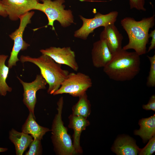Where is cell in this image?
<instances>
[{
    "label": "cell",
    "mask_w": 155,
    "mask_h": 155,
    "mask_svg": "<svg viewBox=\"0 0 155 155\" xmlns=\"http://www.w3.org/2000/svg\"><path fill=\"white\" fill-rule=\"evenodd\" d=\"M155 15L137 21L133 18L127 17L121 21V25L127 32L129 38L127 44L122 48L133 49L140 56L147 53L146 46L149 41V31L155 24Z\"/></svg>",
    "instance_id": "7a4b0ae2"
},
{
    "label": "cell",
    "mask_w": 155,
    "mask_h": 155,
    "mask_svg": "<svg viewBox=\"0 0 155 155\" xmlns=\"http://www.w3.org/2000/svg\"><path fill=\"white\" fill-rule=\"evenodd\" d=\"M68 118L69 119L68 127L73 130V147L76 154H81L83 150L80 143L81 135L82 131L90 125V122L86 118L72 114L69 116Z\"/></svg>",
    "instance_id": "5bb4252c"
},
{
    "label": "cell",
    "mask_w": 155,
    "mask_h": 155,
    "mask_svg": "<svg viewBox=\"0 0 155 155\" xmlns=\"http://www.w3.org/2000/svg\"><path fill=\"white\" fill-rule=\"evenodd\" d=\"M130 8L131 9H136L139 11H145V0H129Z\"/></svg>",
    "instance_id": "cb8c5ba5"
},
{
    "label": "cell",
    "mask_w": 155,
    "mask_h": 155,
    "mask_svg": "<svg viewBox=\"0 0 155 155\" xmlns=\"http://www.w3.org/2000/svg\"><path fill=\"white\" fill-rule=\"evenodd\" d=\"M140 129L134 131L135 135L140 136L144 142L150 140L155 134V115L140 120Z\"/></svg>",
    "instance_id": "ac0fdd59"
},
{
    "label": "cell",
    "mask_w": 155,
    "mask_h": 155,
    "mask_svg": "<svg viewBox=\"0 0 155 155\" xmlns=\"http://www.w3.org/2000/svg\"><path fill=\"white\" fill-rule=\"evenodd\" d=\"M92 80L88 75L81 72L69 73L60 87L53 94L54 95L68 94L73 97H79L92 86Z\"/></svg>",
    "instance_id": "8992f818"
},
{
    "label": "cell",
    "mask_w": 155,
    "mask_h": 155,
    "mask_svg": "<svg viewBox=\"0 0 155 155\" xmlns=\"http://www.w3.org/2000/svg\"><path fill=\"white\" fill-rule=\"evenodd\" d=\"M100 35V40L104 41L113 54L122 48L123 37L115 24L112 23L104 27Z\"/></svg>",
    "instance_id": "7c38bea8"
},
{
    "label": "cell",
    "mask_w": 155,
    "mask_h": 155,
    "mask_svg": "<svg viewBox=\"0 0 155 155\" xmlns=\"http://www.w3.org/2000/svg\"><path fill=\"white\" fill-rule=\"evenodd\" d=\"M33 137L12 128L9 132V139L14 144L17 155H22L32 141Z\"/></svg>",
    "instance_id": "e0dca14e"
},
{
    "label": "cell",
    "mask_w": 155,
    "mask_h": 155,
    "mask_svg": "<svg viewBox=\"0 0 155 155\" xmlns=\"http://www.w3.org/2000/svg\"><path fill=\"white\" fill-rule=\"evenodd\" d=\"M147 57L150 65L146 84L149 87H154L155 86V54L152 56Z\"/></svg>",
    "instance_id": "44dd1931"
},
{
    "label": "cell",
    "mask_w": 155,
    "mask_h": 155,
    "mask_svg": "<svg viewBox=\"0 0 155 155\" xmlns=\"http://www.w3.org/2000/svg\"><path fill=\"white\" fill-rule=\"evenodd\" d=\"M17 78L23 87V103L29 112L34 114L37 101L36 93L39 90L45 89L47 83L40 74L37 75L34 80L30 82H24L18 76Z\"/></svg>",
    "instance_id": "9c48e42d"
},
{
    "label": "cell",
    "mask_w": 155,
    "mask_h": 155,
    "mask_svg": "<svg viewBox=\"0 0 155 155\" xmlns=\"http://www.w3.org/2000/svg\"><path fill=\"white\" fill-rule=\"evenodd\" d=\"M65 0H46L40 3L38 2L33 10L40 11L46 16L48 20L47 25L52 27L55 30L53 24L55 21H57L63 27H66L73 23L74 18L71 10L65 9L63 3Z\"/></svg>",
    "instance_id": "5b68a950"
},
{
    "label": "cell",
    "mask_w": 155,
    "mask_h": 155,
    "mask_svg": "<svg viewBox=\"0 0 155 155\" xmlns=\"http://www.w3.org/2000/svg\"><path fill=\"white\" fill-rule=\"evenodd\" d=\"M50 131L49 128L39 125L36 121L34 114L30 112L22 127V132L30 134L33 139L40 140L46 133Z\"/></svg>",
    "instance_id": "2e32d148"
},
{
    "label": "cell",
    "mask_w": 155,
    "mask_h": 155,
    "mask_svg": "<svg viewBox=\"0 0 155 155\" xmlns=\"http://www.w3.org/2000/svg\"><path fill=\"white\" fill-rule=\"evenodd\" d=\"M0 16L4 18L7 16L2 0H0Z\"/></svg>",
    "instance_id": "4316f807"
},
{
    "label": "cell",
    "mask_w": 155,
    "mask_h": 155,
    "mask_svg": "<svg viewBox=\"0 0 155 155\" xmlns=\"http://www.w3.org/2000/svg\"><path fill=\"white\" fill-rule=\"evenodd\" d=\"M40 0L41 1H42L43 2L44 1H46V0Z\"/></svg>",
    "instance_id": "f1b7e54d"
},
{
    "label": "cell",
    "mask_w": 155,
    "mask_h": 155,
    "mask_svg": "<svg viewBox=\"0 0 155 155\" xmlns=\"http://www.w3.org/2000/svg\"><path fill=\"white\" fill-rule=\"evenodd\" d=\"M139 148L132 139L123 136L117 139L112 150L117 155H135L138 154Z\"/></svg>",
    "instance_id": "9a60e30c"
},
{
    "label": "cell",
    "mask_w": 155,
    "mask_h": 155,
    "mask_svg": "<svg viewBox=\"0 0 155 155\" xmlns=\"http://www.w3.org/2000/svg\"><path fill=\"white\" fill-rule=\"evenodd\" d=\"M9 19L16 21L23 15L33 10L37 0H2Z\"/></svg>",
    "instance_id": "8fae6325"
},
{
    "label": "cell",
    "mask_w": 155,
    "mask_h": 155,
    "mask_svg": "<svg viewBox=\"0 0 155 155\" xmlns=\"http://www.w3.org/2000/svg\"><path fill=\"white\" fill-rule=\"evenodd\" d=\"M113 55L111 60L103 69L110 79L116 81H128L139 73L140 56L136 52H129L122 48Z\"/></svg>",
    "instance_id": "6da1fadb"
},
{
    "label": "cell",
    "mask_w": 155,
    "mask_h": 155,
    "mask_svg": "<svg viewBox=\"0 0 155 155\" xmlns=\"http://www.w3.org/2000/svg\"><path fill=\"white\" fill-rule=\"evenodd\" d=\"M79 98L78 102L72 107V114L87 118L91 113V104L86 93Z\"/></svg>",
    "instance_id": "ffe728a7"
},
{
    "label": "cell",
    "mask_w": 155,
    "mask_h": 155,
    "mask_svg": "<svg viewBox=\"0 0 155 155\" xmlns=\"http://www.w3.org/2000/svg\"><path fill=\"white\" fill-rule=\"evenodd\" d=\"M20 61L22 63H32L39 68L40 74L49 85L48 94H52L60 88L69 73L61 67V65L56 62L48 56L42 54L37 57L22 55Z\"/></svg>",
    "instance_id": "3957f363"
},
{
    "label": "cell",
    "mask_w": 155,
    "mask_h": 155,
    "mask_svg": "<svg viewBox=\"0 0 155 155\" xmlns=\"http://www.w3.org/2000/svg\"><path fill=\"white\" fill-rule=\"evenodd\" d=\"M149 38L151 37L152 39L151 41L150 45L148 48L147 52H149L151 51L155 48V30L151 31L150 33L149 34Z\"/></svg>",
    "instance_id": "484cf974"
},
{
    "label": "cell",
    "mask_w": 155,
    "mask_h": 155,
    "mask_svg": "<svg viewBox=\"0 0 155 155\" xmlns=\"http://www.w3.org/2000/svg\"><path fill=\"white\" fill-rule=\"evenodd\" d=\"M8 56L0 54V95L5 96L7 92H11L12 88L9 87L6 83L9 68L5 64V62Z\"/></svg>",
    "instance_id": "d6986e66"
},
{
    "label": "cell",
    "mask_w": 155,
    "mask_h": 155,
    "mask_svg": "<svg viewBox=\"0 0 155 155\" xmlns=\"http://www.w3.org/2000/svg\"><path fill=\"white\" fill-rule=\"evenodd\" d=\"M143 109L146 110L155 111V95L153 94L150 98L148 103L142 106Z\"/></svg>",
    "instance_id": "d4e9b609"
},
{
    "label": "cell",
    "mask_w": 155,
    "mask_h": 155,
    "mask_svg": "<svg viewBox=\"0 0 155 155\" xmlns=\"http://www.w3.org/2000/svg\"><path fill=\"white\" fill-rule=\"evenodd\" d=\"M40 51L42 54L49 56L58 63L67 65L76 71L78 70L75 52L70 47L52 46Z\"/></svg>",
    "instance_id": "30bf717a"
},
{
    "label": "cell",
    "mask_w": 155,
    "mask_h": 155,
    "mask_svg": "<svg viewBox=\"0 0 155 155\" xmlns=\"http://www.w3.org/2000/svg\"><path fill=\"white\" fill-rule=\"evenodd\" d=\"M33 11L28 12L21 16L18 28L9 35L10 38L14 41L13 46L8 61L7 66L11 69L16 65V63L20 60L18 57L20 51L26 49L30 45L23 39L24 31L27 25L31 22V19L34 14Z\"/></svg>",
    "instance_id": "ba28073f"
},
{
    "label": "cell",
    "mask_w": 155,
    "mask_h": 155,
    "mask_svg": "<svg viewBox=\"0 0 155 155\" xmlns=\"http://www.w3.org/2000/svg\"><path fill=\"white\" fill-rule=\"evenodd\" d=\"M147 145L142 149L139 148L138 154L140 155H151L155 151V137L149 140Z\"/></svg>",
    "instance_id": "603a6c76"
},
{
    "label": "cell",
    "mask_w": 155,
    "mask_h": 155,
    "mask_svg": "<svg viewBox=\"0 0 155 155\" xmlns=\"http://www.w3.org/2000/svg\"><path fill=\"white\" fill-rule=\"evenodd\" d=\"M57 113L53 120L51 129V139L56 154L59 155H73L76 154L67 129L62 120L64 104L63 97H61L57 103Z\"/></svg>",
    "instance_id": "277c9868"
},
{
    "label": "cell",
    "mask_w": 155,
    "mask_h": 155,
    "mask_svg": "<svg viewBox=\"0 0 155 155\" xmlns=\"http://www.w3.org/2000/svg\"><path fill=\"white\" fill-rule=\"evenodd\" d=\"M113 55L105 42L100 40L94 42L91 51L93 66L95 67H104L111 60Z\"/></svg>",
    "instance_id": "4fadbf2b"
},
{
    "label": "cell",
    "mask_w": 155,
    "mask_h": 155,
    "mask_svg": "<svg viewBox=\"0 0 155 155\" xmlns=\"http://www.w3.org/2000/svg\"><path fill=\"white\" fill-rule=\"evenodd\" d=\"M41 141L33 139L29 146L28 150L26 152L25 155H40L42 154V148Z\"/></svg>",
    "instance_id": "7402d4cb"
},
{
    "label": "cell",
    "mask_w": 155,
    "mask_h": 155,
    "mask_svg": "<svg viewBox=\"0 0 155 155\" xmlns=\"http://www.w3.org/2000/svg\"><path fill=\"white\" fill-rule=\"evenodd\" d=\"M118 13L117 11H112L105 14L98 12L94 18L90 19L84 18L80 15L83 24L80 28L75 32L74 36L83 40L86 39L89 35L97 28L101 26L104 27L115 23Z\"/></svg>",
    "instance_id": "52a82bcc"
},
{
    "label": "cell",
    "mask_w": 155,
    "mask_h": 155,
    "mask_svg": "<svg viewBox=\"0 0 155 155\" xmlns=\"http://www.w3.org/2000/svg\"><path fill=\"white\" fill-rule=\"evenodd\" d=\"M8 149L6 148L0 147V152H4L7 151Z\"/></svg>",
    "instance_id": "83f0119b"
}]
</instances>
